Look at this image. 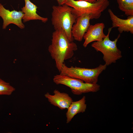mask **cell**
I'll list each match as a JSON object with an SVG mask.
<instances>
[{
	"instance_id": "6da1fadb",
	"label": "cell",
	"mask_w": 133,
	"mask_h": 133,
	"mask_svg": "<svg viewBox=\"0 0 133 133\" xmlns=\"http://www.w3.org/2000/svg\"><path fill=\"white\" fill-rule=\"evenodd\" d=\"M77 49V44L70 41L62 29L55 30L52 33L51 44L49 46L48 50L60 72L64 61L71 58L74 51Z\"/></svg>"
},
{
	"instance_id": "7a4b0ae2",
	"label": "cell",
	"mask_w": 133,
	"mask_h": 133,
	"mask_svg": "<svg viewBox=\"0 0 133 133\" xmlns=\"http://www.w3.org/2000/svg\"><path fill=\"white\" fill-rule=\"evenodd\" d=\"M72 7L65 4L61 5H53L52 7L51 19L54 30L62 29L71 41H73L74 40L71 31L77 18L72 13Z\"/></svg>"
},
{
	"instance_id": "3957f363",
	"label": "cell",
	"mask_w": 133,
	"mask_h": 133,
	"mask_svg": "<svg viewBox=\"0 0 133 133\" xmlns=\"http://www.w3.org/2000/svg\"><path fill=\"white\" fill-rule=\"evenodd\" d=\"M65 4L72 8V13L76 18L84 14L90 15L91 19H98L109 5V0H98L94 3L84 1L67 0Z\"/></svg>"
},
{
	"instance_id": "277c9868",
	"label": "cell",
	"mask_w": 133,
	"mask_h": 133,
	"mask_svg": "<svg viewBox=\"0 0 133 133\" xmlns=\"http://www.w3.org/2000/svg\"><path fill=\"white\" fill-rule=\"evenodd\" d=\"M112 28L111 27L108 29V33L102 40L95 41L91 45L97 51L103 54V59L107 66L116 63L122 57L121 51L117 48L116 45L120 34L113 41L109 39V34Z\"/></svg>"
},
{
	"instance_id": "5b68a950",
	"label": "cell",
	"mask_w": 133,
	"mask_h": 133,
	"mask_svg": "<svg viewBox=\"0 0 133 133\" xmlns=\"http://www.w3.org/2000/svg\"><path fill=\"white\" fill-rule=\"evenodd\" d=\"M107 66L100 64L92 68H81L77 66L68 67L64 63L62 65L60 74L81 80L84 82L97 83L100 74L105 70Z\"/></svg>"
},
{
	"instance_id": "8992f818",
	"label": "cell",
	"mask_w": 133,
	"mask_h": 133,
	"mask_svg": "<svg viewBox=\"0 0 133 133\" xmlns=\"http://www.w3.org/2000/svg\"><path fill=\"white\" fill-rule=\"evenodd\" d=\"M53 82L56 84H61L70 88L72 93L76 95L89 92H95L100 89V85L97 83H86L78 79L59 74L55 75Z\"/></svg>"
},
{
	"instance_id": "52a82bcc",
	"label": "cell",
	"mask_w": 133,
	"mask_h": 133,
	"mask_svg": "<svg viewBox=\"0 0 133 133\" xmlns=\"http://www.w3.org/2000/svg\"><path fill=\"white\" fill-rule=\"evenodd\" d=\"M24 15L21 11L14 10L10 11L7 9L0 3V16L3 21V29H6L10 24H14L21 29H24L25 26L22 21Z\"/></svg>"
},
{
	"instance_id": "ba28073f",
	"label": "cell",
	"mask_w": 133,
	"mask_h": 133,
	"mask_svg": "<svg viewBox=\"0 0 133 133\" xmlns=\"http://www.w3.org/2000/svg\"><path fill=\"white\" fill-rule=\"evenodd\" d=\"M91 19L90 15L86 14L77 18L76 22L73 25L71 31L74 40L78 41H82L84 34L90 25V21Z\"/></svg>"
},
{
	"instance_id": "9c48e42d",
	"label": "cell",
	"mask_w": 133,
	"mask_h": 133,
	"mask_svg": "<svg viewBox=\"0 0 133 133\" xmlns=\"http://www.w3.org/2000/svg\"><path fill=\"white\" fill-rule=\"evenodd\" d=\"M105 27V24L103 23L90 25L83 36V39L84 41L83 46L86 48L92 42L102 40L106 36L103 31Z\"/></svg>"
},
{
	"instance_id": "30bf717a",
	"label": "cell",
	"mask_w": 133,
	"mask_h": 133,
	"mask_svg": "<svg viewBox=\"0 0 133 133\" xmlns=\"http://www.w3.org/2000/svg\"><path fill=\"white\" fill-rule=\"evenodd\" d=\"M53 93L54 95H51L47 92L45 96L51 104L60 109H67L73 101L72 98L67 93L55 89Z\"/></svg>"
},
{
	"instance_id": "8fae6325",
	"label": "cell",
	"mask_w": 133,
	"mask_h": 133,
	"mask_svg": "<svg viewBox=\"0 0 133 133\" xmlns=\"http://www.w3.org/2000/svg\"><path fill=\"white\" fill-rule=\"evenodd\" d=\"M112 21V28H117L121 33L123 32L133 33V16H128L127 19H123L118 17L110 9L108 10Z\"/></svg>"
},
{
	"instance_id": "7c38bea8",
	"label": "cell",
	"mask_w": 133,
	"mask_h": 133,
	"mask_svg": "<svg viewBox=\"0 0 133 133\" xmlns=\"http://www.w3.org/2000/svg\"><path fill=\"white\" fill-rule=\"evenodd\" d=\"M25 5L21 8V11L24 13L22 19L25 23L32 20H39L45 23L48 20L46 17H42L37 13V6L32 2L30 0H24Z\"/></svg>"
},
{
	"instance_id": "4fadbf2b",
	"label": "cell",
	"mask_w": 133,
	"mask_h": 133,
	"mask_svg": "<svg viewBox=\"0 0 133 133\" xmlns=\"http://www.w3.org/2000/svg\"><path fill=\"white\" fill-rule=\"evenodd\" d=\"M86 97L83 96L80 100L73 101L67 109L66 115V123H69L74 116L78 114L84 112L86 109Z\"/></svg>"
},
{
	"instance_id": "5bb4252c",
	"label": "cell",
	"mask_w": 133,
	"mask_h": 133,
	"mask_svg": "<svg viewBox=\"0 0 133 133\" xmlns=\"http://www.w3.org/2000/svg\"><path fill=\"white\" fill-rule=\"evenodd\" d=\"M118 7L127 16H133V0H117Z\"/></svg>"
},
{
	"instance_id": "9a60e30c",
	"label": "cell",
	"mask_w": 133,
	"mask_h": 133,
	"mask_svg": "<svg viewBox=\"0 0 133 133\" xmlns=\"http://www.w3.org/2000/svg\"><path fill=\"white\" fill-rule=\"evenodd\" d=\"M15 90L9 83L0 78V95H10Z\"/></svg>"
},
{
	"instance_id": "2e32d148",
	"label": "cell",
	"mask_w": 133,
	"mask_h": 133,
	"mask_svg": "<svg viewBox=\"0 0 133 133\" xmlns=\"http://www.w3.org/2000/svg\"><path fill=\"white\" fill-rule=\"evenodd\" d=\"M58 5H61L65 3L67 0H56Z\"/></svg>"
},
{
	"instance_id": "e0dca14e",
	"label": "cell",
	"mask_w": 133,
	"mask_h": 133,
	"mask_svg": "<svg viewBox=\"0 0 133 133\" xmlns=\"http://www.w3.org/2000/svg\"><path fill=\"white\" fill-rule=\"evenodd\" d=\"M79 1H84L90 3H94L98 0H77Z\"/></svg>"
}]
</instances>
